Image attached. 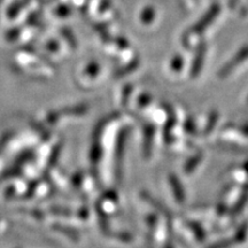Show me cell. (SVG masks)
<instances>
[{
  "label": "cell",
  "mask_w": 248,
  "mask_h": 248,
  "mask_svg": "<svg viewBox=\"0 0 248 248\" xmlns=\"http://www.w3.org/2000/svg\"><path fill=\"white\" fill-rule=\"evenodd\" d=\"M219 12H221V7H219L218 4H213L210 6V8L208 9V12H207L206 14H204V16L201 18V20L195 24L194 27H192L191 29V32L193 33H200L202 32V31L206 29V27L214 21V18H215L217 15L219 14Z\"/></svg>",
  "instance_id": "6da1fadb"
},
{
  "label": "cell",
  "mask_w": 248,
  "mask_h": 248,
  "mask_svg": "<svg viewBox=\"0 0 248 248\" xmlns=\"http://www.w3.org/2000/svg\"><path fill=\"white\" fill-rule=\"evenodd\" d=\"M154 14H155V12H154L153 7H147V8H145L144 13H142V15H141L142 21H144V22H146V23H150L151 21L153 20Z\"/></svg>",
  "instance_id": "7a4b0ae2"
},
{
  "label": "cell",
  "mask_w": 248,
  "mask_h": 248,
  "mask_svg": "<svg viewBox=\"0 0 248 248\" xmlns=\"http://www.w3.org/2000/svg\"><path fill=\"white\" fill-rule=\"evenodd\" d=\"M231 2L232 4H234V2H237V0H231Z\"/></svg>",
  "instance_id": "3957f363"
}]
</instances>
